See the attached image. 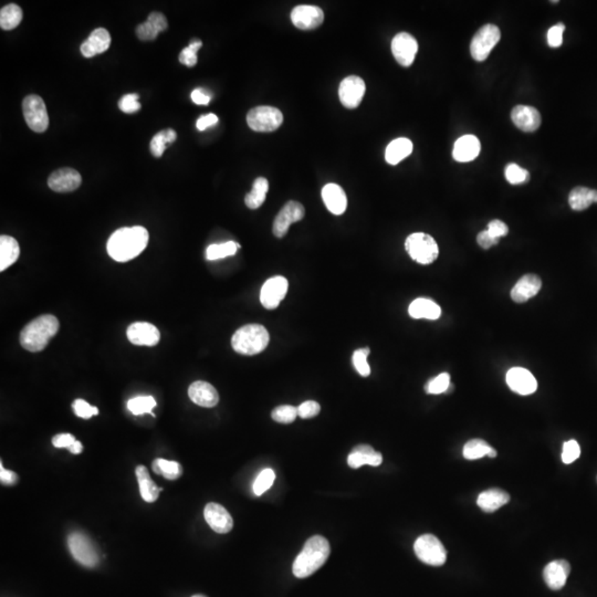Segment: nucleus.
Instances as JSON below:
<instances>
[{
    "label": "nucleus",
    "mask_w": 597,
    "mask_h": 597,
    "mask_svg": "<svg viewBox=\"0 0 597 597\" xmlns=\"http://www.w3.org/2000/svg\"><path fill=\"white\" fill-rule=\"evenodd\" d=\"M149 244V231L142 226L124 227L113 233L108 241V252L112 259L126 262L141 254Z\"/></svg>",
    "instance_id": "obj_1"
},
{
    "label": "nucleus",
    "mask_w": 597,
    "mask_h": 597,
    "mask_svg": "<svg viewBox=\"0 0 597 597\" xmlns=\"http://www.w3.org/2000/svg\"><path fill=\"white\" fill-rule=\"evenodd\" d=\"M330 553V543L326 538L321 536H312L305 542L302 551L295 560L293 574L297 579L311 577L328 561Z\"/></svg>",
    "instance_id": "obj_2"
},
{
    "label": "nucleus",
    "mask_w": 597,
    "mask_h": 597,
    "mask_svg": "<svg viewBox=\"0 0 597 597\" xmlns=\"http://www.w3.org/2000/svg\"><path fill=\"white\" fill-rule=\"evenodd\" d=\"M60 324L51 314H44L31 321L21 331L20 344L29 352H40L46 349L50 340L58 333Z\"/></svg>",
    "instance_id": "obj_3"
},
{
    "label": "nucleus",
    "mask_w": 597,
    "mask_h": 597,
    "mask_svg": "<svg viewBox=\"0 0 597 597\" xmlns=\"http://www.w3.org/2000/svg\"><path fill=\"white\" fill-rule=\"evenodd\" d=\"M269 341V333L264 326L247 324L235 332L231 338V346L237 353L250 357L264 351Z\"/></svg>",
    "instance_id": "obj_4"
},
{
    "label": "nucleus",
    "mask_w": 597,
    "mask_h": 597,
    "mask_svg": "<svg viewBox=\"0 0 597 597\" xmlns=\"http://www.w3.org/2000/svg\"><path fill=\"white\" fill-rule=\"evenodd\" d=\"M406 252L412 259L421 264H431L438 258V245L427 233H415L405 241Z\"/></svg>",
    "instance_id": "obj_5"
},
{
    "label": "nucleus",
    "mask_w": 597,
    "mask_h": 597,
    "mask_svg": "<svg viewBox=\"0 0 597 597\" xmlns=\"http://www.w3.org/2000/svg\"><path fill=\"white\" fill-rule=\"evenodd\" d=\"M414 551L418 559L431 567H441L447 560L446 548L433 534L419 536L414 544Z\"/></svg>",
    "instance_id": "obj_6"
},
{
    "label": "nucleus",
    "mask_w": 597,
    "mask_h": 597,
    "mask_svg": "<svg viewBox=\"0 0 597 597\" xmlns=\"http://www.w3.org/2000/svg\"><path fill=\"white\" fill-rule=\"evenodd\" d=\"M282 122L283 116L281 111L272 106H258L247 114V123L252 131L269 133L278 130Z\"/></svg>",
    "instance_id": "obj_7"
},
{
    "label": "nucleus",
    "mask_w": 597,
    "mask_h": 597,
    "mask_svg": "<svg viewBox=\"0 0 597 597\" xmlns=\"http://www.w3.org/2000/svg\"><path fill=\"white\" fill-rule=\"evenodd\" d=\"M501 38L500 29L492 23H488L481 27L476 32L470 44V54L476 61H485L489 56L491 50Z\"/></svg>",
    "instance_id": "obj_8"
},
{
    "label": "nucleus",
    "mask_w": 597,
    "mask_h": 597,
    "mask_svg": "<svg viewBox=\"0 0 597 597\" xmlns=\"http://www.w3.org/2000/svg\"><path fill=\"white\" fill-rule=\"evenodd\" d=\"M23 111L29 128L37 133L46 131L49 126V116L42 98L39 95H28L23 100Z\"/></svg>",
    "instance_id": "obj_9"
},
{
    "label": "nucleus",
    "mask_w": 597,
    "mask_h": 597,
    "mask_svg": "<svg viewBox=\"0 0 597 597\" xmlns=\"http://www.w3.org/2000/svg\"><path fill=\"white\" fill-rule=\"evenodd\" d=\"M68 546L75 561L87 567H94L99 563V554L90 538L85 534L75 532L68 538Z\"/></svg>",
    "instance_id": "obj_10"
},
{
    "label": "nucleus",
    "mask_w": 597,
    "mask_h": 597,
    "mask_svg": "<svg viewBox=\"0 0 597 597\" xmlns=\"http://www.w3.org/2000/svg\"><path fill=\"white\" fill-rule=\"evenodd\" d=\"M304 215L305 211L302 204L297 203L295 200L288 202L274 219L273 227H272L274 236L277 238H283L287 235L290 226L302 221Z\"/></svg>",
    "instance_id": "obj_11"
},
{
    "label": "nucleus",
    "mask_w": 597,
    "mask_h": 597,
    "mask_svg": "<svg viewBox=\"0 0 597 597\" xmlns=\"http://www.w3.org/2000/svg\"><path fill=\"white\" fill-rule=\"evenodd\" d=\"M364 80L357 75H349L338 87V97L346 109H357L365 94Z\"/></svg>",
    "instance_id": "obj_12"
},
{
    "label": "nucleus",
    "mask_w": 597,
    "mask_h": 597,
    "mask_svg": "<svg viewBox=\"0 0 597 597\" xmlns=\"http://www.w3.org/2000/svg\"><path fill=\"white\" fill-rule=\"evenodd\" d=\"M288 288H289V283L285 277L278 276V277L270 278L262 285L260 302L268 310H273L285 299Z\"/></svg>",
    "instance_id": "obj_13"
},
{
    "label": "nucleus",
    "mask_w": 597,
    "mask_h": 597,
    "mask_svg": "<svg viewBox=\"0 0 597 597\" xmlns=\"http://www.w3.org/2000/svg\"><path fill=\"white\" fill-rule=\"evenodd\" d=\"M417 51L418 44L412 35L400 32L393 39V56L402 67H410L413 64Z\"/></svg>",
    "instance_id": "obj_14"
},
{
    "label": "nucleus",
    "mask_w": 597,
    "mask_h": 597,
    "mask_svg": "<svg viewBox=\"0 0 597 597\" xmlns=\"http://www.w3.org/2000/svg\"><path fill=\"white\" fill-rule=\"evenodd\" d=\"M291 20L297 29L312 30L322 25L324 13L320 7L311 5H300L291 13Z\"/></svg>",
    "instance_id": "obj_15"
},
{
    "label": "nucleus",
    "mask_w": 597,
    "mask_h": 597,
    "mask_svg": "<svg viewBox=\"0 0 597 597\" xmlns=\"http://www.w3.org/2000/svg\"><path fill=\"white\" fill-rule=\"evenodd\" d=\"M507 384L511 390L523 396L534 394L538 388L536 377L523 367H513L507 373Z\"/></svg>",
    "instance_id": "obj_16"
},
{
    "label": "nucleus",
    "mask_w": 597,
    "mask_h": 597,
    "mask_svg": "<svg viewBox=\"0 0 597 597\" xmlns=\"http://www.w3.org/2000/svg\"><path fill=\"white\" fill-rule=\"evenodd\" d=\"M82 183V177L73 168H60L54 171L48 178V186L54 192H70L78 190Z\"/></svg>",
    "instance_id": "obj_17"
},
{
    "label": "nucleus",
    "mask_w": 597,
    "mask_h": 597,
    "mask_svg": "<svg viewBox=\"0 0 597 597\" xmlns=\"http://www.w3.org/2000/svg\"><path fill=\"white\" fill-rule=\"evenodd\" d=\"M206 522L217 534H228L233 530V520L230 513L219 503H208L204 510Z\"/></svg>",
    "instance_id": "obj_18"
},
{
    "label": "nucleus",
    "mask_w": 597,
    "mask_h": 597,
    "mask_svg": "<svg viewBox=\"0 0 597 597\" xmlns=\"http://www.w3.org/2000/svg\"><path fill=\"white\" fill-rule=\"evenodd\" d=\"M128 341L134 345L155 346L159 344L161 333L159 328L147 322H135L128 326Z\"/></svg>",
    "instance_id": "obj_19"
},
{
    "label": "nucleus",
    "mask_w": 597,
    "mask_h": 597,
    "mask_svg": "<svg viewBox=\"0 0 597 597\" xmlns=\"http://www.w3.org/2000/svg\"><path fill=\"white\" fill-rule=\"evenodd\" d=\"M515 125L523 132H534L541 125V116L534 106H517L511 112Z\"/></svg>",
    "instance_id": "obj_20"
},
{
    "label": "nucleus",
    "mask_w": 597,
    "mask_h": 597,
    "mask_svg": "<svg viewBox=\"0 0 597 597\" xmlns=\"http://www.w3.org/2000/svg\"><path fill=\"white\" fill-rule=\"evenodd\" d=\"M570 572H571V565L569 562L565 560H556L544 567V581L551 590H561L567 583Z\"/></svg>",
    "instance_id": "obj_21"
},
{
    "label": "nucleus",
    "mask_w": 597,
    "mask_h": 597,
    "mask_svg": "<svg viewBox=\"0 0 597 597\" xmlns=\"http://www.w3.org/2000/svg\"><path fill=\"white\" fill-rule=\"evenodd\" d=\"M542 281L536 274L523 276L511 290V297L517 303H524L538 295L541 290Z\"/></svg>",
    "instance_id": "obj_22"
},
{
    "label": "nucleus",
    "mask_w": 597,
    "mask_h": 597,
    "mask_svg": "<svg viewBox=\"0 0 597 597\" xmlns=\"http://www.w3.org/2000/svg\"><path fill=\"white\" fill-rule=\"evenodd\" d=\"M188 396L196 405L202 407H215L219 402L217 390L213 385L204 381L192 383L188 388Z\"/></svg>",
    "instance_id": "obj_23"
},
{
    "label": "nucleus",
    "mask_w": 597,
    "mask_h": 597,
    "mask_svg": "<svg viewBox=\"0 0 597 597\" xmlns=\"http://www.w3.org/2000/svg\"><path fill=\"white\" fill-rule=\"evenodd\" d=\"M480 141L474 135H464L457 140L453 149V157L459 163L472 162L480 153Z\"/></svg>",
    "instance_id": "obj_24"
},
{
    "label": "nucleus",
    "mask_w": 597,
    "mask_h": 597,
    "mask_svg": "<svg viewBox=\"0 0 597 597\" xmlns=\"http://www.w3.org/2000/svg\"><path fill=\"white\" fill-rule=\"evenodd\" d=\"M382 462V454L369 445H359L354 447L351 454L347 457V464L353 469L361 468L365 464L373 467L380 466Z\"/></svg>",
    "instance_id": "obj_25"
},
{
    "label": "nucleus",
    "mask_w": 597,
    "mask_h": 597,
    "mask_svg": "<svg viewBox=\"0 0 597 597\" xmlns=\"http://www.w3.org/2000/svg\"><path fill=\"white\" fill-rule=\"evenodd\" d=\"M111 36L104 28H98L91 32L90 37L81 44V54L85 58H92L97 54H103L110 48Z\"/></svg>",
    "instance_id": "obj_26"
},
{
    "label": "nucleus",
    "mask_w": 597,
    "mask_h": 597,
    "mask_svg": "<svg viewBox=\"0 0 597 597\" xmlns=\"http://www.w3.org/2000/svg\"><path fill=\"white\" fill-rule=\"evenodd\" d=\"M322 198L330 213L336 216L345 213L347 198L341 186L336 184L326 185L322 190Z\"/></svg>",
    "instance_id": "obj_27"
},
{
    "label": "nucleus",
    "mask_w": 597,
    "mask_h": 597,
    "mask_svg": "<svg viewBox=\"0 0 597 597\" xmlns=\"http://www.w3.org/2000/svg\"><path fill=\"white\" fill-rule=\"evenodd\" d=\"M509 501H510V496L507 492L503 489L493 488V489H489L480 493L479 497H478L477 505H479L482 511L491 513L507 505Z\"/></svg>",
    "instance_id": "obj_28"
},
{
    "label": "nucleus",
    "mask_w": 597,
    "mask_h": 597,
    "mask_svg": "<svg viewBox=\"0 0 597 597\" xmlns=\"http://www.w3.org/2000/svg\"><path fill=\"white\" fill-rule=\"evenodd\" d=\"M408 313L413 319L437 320V319L441 318V309L433 300L425 299V297H418L415 301L410 303Z\"/></svg>",
    "instance_id": "obj_29"
},
{
    "label": "nucleus",
    "mask_w": 597,
    "mask_h": 597,
    "mask_svg": "<svg viewBox=\"0 0 597 597\" xmlns=\"http://www.w3.org/2000/svg\"><path fill=\"white\" fill-rule=\"evenodd\" d=\"M413 143L406 137H400L388 144L385 151V159L390 165H398L413 152Z\"/></svg>",
    "instance_id": "obj_30"
},
{
    "label": "nucleus",
    "mask_w": 597,
    "mask_h": 597,
    "mask_svg": "<svg viewBox=\"0 0 597 597\" xmlns=\"http://www.w3.org/2000/svg\"><path fill=\"white\" fill-rule=\"evenodd\" d=\"M20 254L18 241L11 236L0 237V271H5L15 264Z\"/></svg>",
    "instance_id": "obj_31"
},
{
    "label": "nucleus",
    "mask_w": 597,
    "mask_h": 597,
    "mask_svg": "<svg viewBox=\"0 0 597 597\" xmlns=\"http://www.w3.org/2000/svg\"><path fill=\"white\" fill-rule=\"evenodd\" d=\"M135 472L137 481H139L140 492L144 501L149 503H155L159 499V492L162 491V488L157 487L155 482L151 479L147 467L139 466L136 468Z\"/></svg>",
    "instance_id": "obj_32"
},
{
    "label": "nucleus",
    "mask_w": 597,
    "mask_h": 597,
    "mask_svg": "<svg viewBox=\"0 0 597 597\" xmlns=\"http://www.w3.org/2000/svg\"><path fill=\"white\" fill-rule=\"evenodd\" d=\"M594 203H597V190L575 187L570 192L569 204L573 211H585Z\"/></svg>",
    "instance_id": "obj_33"
},
{
    "label": "nucleus",
    "mask_w": 597,
    "mask_h": 597,
    "mask_svg": "<svg viewBox=\"0 0 597 597\" xmlns=\"http://www.w3.org/2000/svg\"><path fill=\"white\" fill-rule=\"evenodd\" d=\"M464 457L468 460H477L482 457H490L495 458L497 457V451L495 448H492L487 441L482 439H472L464 445V451H462Z\"/></svg>",
    "instance_id": "obj_34"
},
{
    "label": "nucleus",
    "mask_w": 597,
    "mask_h": 597,
    "mask_svg": "<svg viewBox=\"0 0 597 597\" xmlns=\"http://www.w3.org/2000/svg\"><path fill=\"white\" fill-rule=\"evenodd\" d=\"M269 190V183L264 177H258L252 185V192L247 194L245 203L250 209H257L264 203Z\"/></svg>",
    "instance_id": "obj_35"
},
{
    "label": "nucleus",
    "mask_w": 597,
    "mask_h": 597,
    "mask_svg": "<svg viewBox=\"0 0 597 597\" xmlns=\"http://www.w3.org/2000/svg\"><path fill=\"white\" fill-rule=\"evenodd\" d=\"M23 11L18 5L11 4L1 8L0 11V27L4 30H13L23 20Z\"/></svg>",
    "instance_id": "obj_36"
},
{
    "label": "nucleus",
    "mask_w": 597,
    "mask_h": 597,
    "mask_svg": "<svg viewBox=\"0 0 597 597\" xmlns=\"http://www.w3.org/2000/svg\"><path fill=\"white\" fill-rule=\"evenodd\" d=\"M153 470L155 474H161L168 480L178 479L183 474L182 466L178 462L162 458L155 459L153 462Z\"/></svg>",
    "instance_id": "obj_37"
},
{
    "label": "nucleus",
    "mask_w": 597,
    "mask_h": 597,
    "mask_svg": "<svg viewBox=\"0 0 597 597\" xmlns=\"http://www.w3.org/2000/svg\"><path fill=\"white\" fill-rule=\"evenodd\" d=\"M177 134L173 128H167L164 131L159 132L152 139L149 144V149L153 156L161 157L166 149V145L176 141Z\"/></svg>",
    "instance_id": "obj_38"
},
{
    "label": "nucleus",
    "mask_w": 597,
    "mask_h": 597,
    "mask_svg": "<svg viewBox=\"0 0 597 597\" xmlns=\"http://www.w3.org/2000/svg\"><path fill=\"white\" fill-rule=\"evenodd\" d=\"M239 248H240V246L233 241H228V242H223V244L211 245L206 250V259L211 260V261L223 259L226 257L236 254L237 249Z\"/></svg>",
    "instance_id": "obj_39"
},
{
    "label": "nucleus",
    "mask_w": 597,
    "mask_h": 597,
    "mask_svg": "<svg viewBox=\"0 0 597 597\" xmlns=\"http://www.w3.org/2000/svg\"><path fill=\"white\" fill-rule=\"evenodd\" d=\"M155 407H156V400L153 396H137L128 402V410L136 416L143 415V414H151L152 416H155L152 413V410Z\"/></svg>",
    "instance_id": "obj_40"
},
{
    "label": "nucleus",
    "mask_w": 597,
    "mask_h": 597,
    "mask_svg": "<svg viewBox=\"0 0 597 597\" xmlns=\"http://www.w3.org/2000/svg\"><path fill=\"white\" fill-rule=\"evenodd\" d=\"M505 178L511 185L526 184L530 180V173L519 165L511 163L507 165L505 171Z\"/></svg>",
    "instance_id": "obj_41"
},
{
    "label": "nucleus",
    "mask_w": 597,
    "mask_h": 597,
    "mask_svg": "<svg viewBox=\"0 0 597 597\" xmlns=\"http://www.w3.org/2000/svg\"><path fill=\"white\" fill-rule=\"evenodd\" d=\"M450 386V375L448 373H441L426 384L425 390L427 394L438 395L448 392Z\"/></svg>",
    "instance_id": "obj_42"
},
{
    "label": "nucleus",
    "mask_w": 597,
    "mask_h": 597,
    "mask_svg": "<svg viewBox=\"0 0 597 597\" xmlns=\"http://www.w3.org/2000/svg\"><path fill=\"white\" fill-rule=\"evenodd\" d=\"M274 479H276V474H274L273 470L270 469V468L262 470L259 476L257 477L256 481L254 484V488H252L254 495H264V492L268 491L271 488V486L273 485Z\"/></svg>",
    "instance_id": "obj_43"
},
{
    "label": "nucleus",
    "mask_w": 597,
    "mask_h": 597,
    "mask_svg": "<svg viewBox=\"0 0 597 597\" xmlns=\"http://www.w3.org/2000/svg\"><path fill=\"white\" fill-rule=\"evenodd\" d=\"M297 416V408L291 405L278 406L271 413L272 419L280 424L293 423Z\"/></svg>",
    "instance_id": "obj_44"
},
{
    "label": "nucleus",
    "mask_w": 597,
    "mask_h": 597,
    "mask_svg": "<svg viewBox=\"0 0 597 597\" xmlns=\"http://www.w3.org/2000/svg\"><path fill=\"white\" fill-rule=\"evenodd\" d=\"M203 46V42L195 39L190 42V46L186 47L180 54V63L187 66V67H194L197 63V52L198 50Z\"/></svg>",
    "instance_id": "obj_45"
},
{
    "label": "nucleus",
    "mask_w": 597,
    "mask_h": 597,
    "mask_svg": "<svg viewBox=\"0 0 597 597\" xmlns=\"http://www.w3.org/2000/svg\"><path fill=\"white\" fill-rule=\"evenodd\" d=\"M369 347L365 349L357 350L353 354V365L357 369V373L363 377L369 376L371 374V367L367 363V357L369 355Z\"/></svg>",
    "instance_id": "obj_46"
},
{
    "label": "nucleus",
    "mask_w": 597,
    "mask_h": 597,
    "mask_svg": "<svg viewBox=\"0 0 597 597\" xmlns=\"http://www.w3.org/2000/svg\"><path fill=\"white\" fill-rule=\"evenodd\" d=\"M72 407L75 410V415L78 417L85 418V419H89L92 416H97L99 414L98 408L95 407V406H91L85 400H75L73 404H72Z\"/></svg>",
    "instance_id": "obj_47"
},
{
    "label": "nucleus",
    "mask_w": 597,
    "mask_h": 597,
    "mask_svg": "<svg viewBox=\"0 0 597 597\" xmlns=\"http://www.w3.org/2000/svg\"><path fill=\"white\" fill-rule=\"evenodd\" d=\"M581 455V448L577 441H569L564 443L563 451H562V460L564 464H572Z\"/></svg>",
    "instance_id": "obj_48"
},
{
    "label": "nucleus",
    "mask_w": 597,
    "mask_h": 597,
    "mask_svg": "<svg viewBox=\"0 0 597 597\" xmlns=\"http://www.w3.org/2000/svg\"><path fill=\"white\" fill-rule=\"evenodd\" d=\"M140 95L136 93H130L124 95L118 102V108L124 113H135L141 109V103L139 102Z\"/></svg>",
    "instance_id": "obj_49"
},
{
    "label": "nucleus",
    "mask_w": 597,
    "mask_h": 597,
    "mask_svg": "<svg viewBox=\"0 0 597 597\" xmlns=\"http://www.w3.org/2000/svg\"><path fill=\"white\" fill-rule=\"evenodd\" d=\"M565 31L564 23H556L548 31V44L551 48H559L563 44V32Z\"/></svg>",
    "instance_id": "obj_50"
},
{
    "label": "nucleus",
    "mask_w": 597,
    "mask_h": 597,
    "mask_svg": "<svg viewBox=\"0 0 597 597\" xmlns=\"http://www.w3.org/2000/svg\"><path fill=\"white\" fill-rule=\"evenodd\" d=\"M321 406L319 402L314 400H308L301 404L297 407V415L300 416L303 419H309V418L316 417L320 413Z\"/></svg>",
    "instance_id": "obj_51"
},
{
    "label": "nucleus",
    "mask_w": 597,
    "mask_h": 597,
    "mask_svg": "<svg viewBox=\"0 0 597 597\" xmlns=\"http://www.w3.org/2000/svg\"><path fill=\"white\" fill-rule=\"evenodd\" d=\"M159 31L155 28V26H153L149 21H145V23H141L137 28H136V35L139 37L141 40L143 42H147V40H154L156 39V37L159 36Z\"/></svg>",
    "instance_id": "obj_52"
},
{
    "label": "nucleus",
    "mask_w": 597,
    "mask_h": 597,
    "mask_svg": "<svg viewBox=\"0 0 597 597\" xmlns=\"http://www.w3.org/2000/svg\"><path fill=\"white\" fill-rule=\"evenodd\" d=\"M487 230L492 237L498 239L507 236V233H509L507 226L503 221H498V219L490 221Z\"/></svg>",
    "instance_id": "obj_53"
},
{
    "label": "nucleus",
    "mask_w": 597,
    "mask_h": 597,
    "mask_svg": "<svg viewBox=\"0 0 597 597\" xmlns=\"http://www.w3.org/2000/svg\"><path fill=\"white\" fill-rule=\"evenodd\" d=\"M75 441V438L71 433H59L52 438V445L56 448H69Z\"/></svg>",
    "instance_id": "obj_54"
},
{
    "label": "nucleus",
    "mask_w": 597,
    "mask_h": 597,
    "mask_svg": "<svg viewBox=\"0 0 597 597\" xmlns=\"http://www.w3.org/2000/svg\"><path fill=\"white\" fill-rule=\"evenodd\" d=\"M147 21H149L153 26H155V28H156L159 32L166 30L167 27H168V23H167L166 17L161 13H152L151 15L149 16Z\"/></svg>",
    "instance_id": "obj_55"
},
{
    "label": "nucleus",
    "mask_w": 597,
    "mask_h": 597,
    "mask_svg": "<svg viewBox=\"0 0 597 597\" xmlns=\"http://www.w3.org/2000/svg\"><path fill=\"white\" fill-rule=\"evenodd\" d=\"M477 241L479 246L484 249H489L491 247L496 246L499 242V239L492 237L488 230L481 231L477 236Z\"/></svg>",
    "instance_id": "obj_56"
},
{
    "label": "nucleus",
    "mask_w": 597,
    "mask_h": 597,
    "mask_svg": "<svg viewBox=\"0 0 597 597\" xmlns=\"http://www.w3.org/2000/svg\"><path fill=\"white\" fill-rule=\"evenodd\" d=\"M192 102L198 106H208L211 100V95L208 94L204 89H196L192 92Z\"/></svg>",
    "instance_id": "obj_57"
},
{
    "label": "nucleus",
    "mask_w": 597,
    "mask_h": 597,
    "mask_svg": "<svg viewBox=\"0 0 597 597\" xmlns=\"http://www.w3.org/2000/svg\"><path fill=\"white\" fill-rule=\"evenodd\" d=\"M0 480L4 485L13 486L18 481V476L16 472L5 469L1 464H0Z\"/></svg>",
    "instance_id": "obj_58"
},
{
    "label": "nucleus",
    "mask_w": 597,
    "mask_h": 597,
    "mask_svg": "<svg viewBox=\"0 0 597 597\" xmlns=\"http://www.w3.org/2000/svg\"><path fill=\"white\" fill-rule=\"evenodd\" d=\"M216 123H218V116L211 113V114H207V116H200L197 120V124L196 125H197L199 131H205L206 128L215 125Z\"/></svg>",
    "instance_id": "obj_59"
},
{
    "label": "nucleus",
    "mask_w": 597,
    "mask_h": 597,
    "mask_svg": "<svg viewBox=\"0 0 597 597\" xmlns=\"http://www.w3.org/2000/svg\"><path fill=\"white\" fill-rule=\"evenodd\" d=\"M68 449H69L70 453H71V454H81L83 450L82 443H80L79 441H75V443H72L71 446H70Z\"/></svg>",
    "instance_id": "obj_60"
},
{
    "label": "nucleus",
    "mask_w": 597,
    "mask_h": 597,
    "mask_svg": "<svg viewBox=\"0 0 597 597\" xmlns=\"http://www.w3.org/2000/svg\"><path fill=\"white\" fill-rule=\"evenodd\" d=\"M192 597H206V596H204V595H194V596H192Z\"/></svg>",
    "instance_id": "obj_61"
}]
</instances>
